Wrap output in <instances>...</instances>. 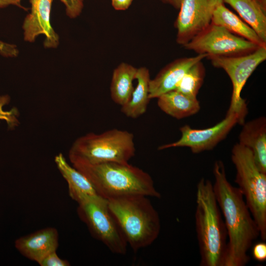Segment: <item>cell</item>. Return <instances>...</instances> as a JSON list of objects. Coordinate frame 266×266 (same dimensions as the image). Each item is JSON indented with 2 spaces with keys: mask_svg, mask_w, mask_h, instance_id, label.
Returning <instances> with one entry per match:
<instances>
[{
  "mask_svg": "<svg viewBox=\"0 0 266 266\" xmlns=\"http://www.w3.org/2000/svg\"><path fill=\"white\" fill-rule=\"evenodd\" d=\"M213 173V190L228 238L224 266H245L250 260L247 253L260 236L259 227L241 191L228 181L222 161L215 162Z\"/></svg>",
  "mask_w": 266,
  "mask_h": 266,
  "instance_id": "cell-1",
  "label": "cell"
},
{
  "mask_svg": "<svg viewBox=\"0 0 266 266\" xmlns=\"http://www.w3.org/2000/svg\"><path fill=\"white\" fill-rule=\"evenodd\" d=\"M71 164L89 180L97 194L106 200L131 195L161 197L150 174L129 163Z\"/></svg>",
  "mask_w": 266,
  "mask_h": 266,
  "instance_id": "cell-2",
  "label": "cell"
},
{
  "mask_svg": "<svg viewBox=\"0 0 266 266\" xmlns=\"http://www.w3.org/2000/svg\"><path fill=\"white\" fill-rule=\"evenodd\" d=\"M195 226L201 266H224L227 233L212 182L202 178L197 185Z\"/></svg>",
  "mask_w": 266,
  "mask_h": 266,
  "instance_id": "cell-3",
  "label": "cell"
},
{
  "mask_svg": "<svg viewBox=\"0 0 266 266\" xmlns=\"http://www.w3.org/2000/svg\"><path fill=\"white\" fill-rule=\"evenodd\" d=\"M106 200L128 245L134 252L150 245L158 238L160 218L148 197L131 195Z\"/></svg>",
  "mask_w": 266,
  "mask_h": 266,
  "instance_id": "cell-4",
  "label": "cell"
},
{
  "mask_svg": "<svg viewBox=\"0 0 266 266\" xmlns=\"http://www.w3.org/2000/svg\"><path fill=\"white\" fill-rule=\"evenodd\" d=\"M134 139L132 133L118 129L99 134L89 133L74 141L68 158L70 163H128L135 153Z\"/></svg>",
  "mask_w": 266,
  "mask_h": 266,
  "instance_id": "cell-5",
  "label": "cell"
},
{
  "mask_svg": "<svg viewBox=\"0 0 266 266\" xmlns=\"http://www.w3.org/2000/svg\"><path fill=\"white\" fill-rule=\"evenodd\" d=\"M231 159L235 170L234 182L256 222L263 241L266 240V173L258 168L251 151L237 143Z\"/></svg>",
  "mask_w": 266,
  "mask_h": 266,
  "instance_id": "cell-6",
  "label": "cell"
},
{
  "mask_svg": "<svg viewBox=\"0 0 266 266\" xmlns=\"http://www.w3.org/2000/svg\"><path fill=\"white\" fill-rule=\"evenodd\" d=\"M77 202V213L92 235L112 253L126 254L128 244L109 208L107 200L94 195L84 196Z\"/></svg>",
  "mask_w": 266,
  "mask_h": 266,
  "instance_id": "cell-7",
  "label": "cell"
},
{
  "mask_svg": "<svg viewBox=\"0 0 266 266\" xmlns=\"http://www.w3.org/2000/svg\"><path fill=\"white\" fill-rule=\"evenodd\" d=\"M183 46L207 58L245 55L261 47L212 23Z\"/></svg>",
  "mask_w": 266,
  "mask_h": 266,
  "instance_id": "cell-8",
  "label": "cell"
},
{
  "mask_svg": "<svg viewBox=\"0 0 266 266\" xmlns=\"http://www.w3.org/2000/svg\"><path fill=\"white\" fill-rule=\"evenodd\" d=\"M247 113L245 107L235 111H228L225 118L211 127L196 129L185 125L180 128V138L177 141L160 146L162 150L175 147H188L194 154L213 149L226 138L236 124L242 125Z\"/></svg>",
  "mask_w": 266,
  "mask_h": 266,
  "instance_id": "cell-9",
  "label": "cell"
},
{
  "mask_svg": "<svg viewBox=\"0 0 266 266\" xmlns=\"http://www.w3.org/2000/svg\"><path fill=\"white\" fill-rule=\"evenodd\" d=\"M212 65L223 69L229 76L233 85L231 100L228 111L246 107L241 93L248 79L259 65L266 59V46H261L250 53L232 57H207Z\"/></svg>",
  "mask_w": 266,
  "mask_h": 266,
  "instance_id": "cell-10",
  "label": "cell"
},
{
  "mask_svg": "<svg viewBox=\"0 0 266 266\" xmlns=\"http://www.w3.org/2000/svg\"><path fill=\"white\" fill-rule=\"evenodd\" d=\"M223 0H182L175 22L176 42L184 46L205 30Z\"/></svg>",
  "mask_w": 266,
  "mask_h": 266,
  "instance_id": "cell-11",
  "label": "cell"
},
{
  "mask_svg": "<svg viewBox=\"0 0 266 266\" xmlns=\"http://www.w3.org/2000/svg\"><path fill=\"white\" fill-rule=\"evenodd\" d=\"M31 12L24 19L22 25L24 39L34 42L40 34L45 36L43 42L46 48H56L60 43L58 34L55 31L50 21L53 0H30Z\"/></svg>",
  "mask_w": 266,
  "mask_h": 266,
  "instance_id": "cell-12",
  "label": "cell"
},
{
  "mask_svg": "<svg viewBox=\"0 0 266 266\" xmlns=\"http://www.w3.org/2000/svg\"><path fill=\"white\" fill-rule=\"evenodd\" d=\"M206 54L177 59L164 66L149 83V98H158L161 95L175 89L178 82L189 68L198 62L207 58Z\"/></svg>",
  "mask_w": 266,
  "mask_h": 266,
  "instance_id": "cell-13",
  "label": "cell"
},
{
  "mask_svg": "<svg viewBox=\"0 0 266 266\" xmlns=\"http://www.w3.org/2000/svg\"><path fill=\"white\" fill-rule=\"evenodd\" d=\"M19 252L38 264L58 246V233L53 228H45L21 237L15 242Z\"/></svg>",
  "mask_w": 266,
  "mask_h": 266,
  "instance_id": "cell-14",
  "label": "cell"
},
{
  "mask_svg": "<svg viewBox=\"0 0 266 266\" xmlns=\"http://www.w3.org/2000/svg\"><path fill=\"white\" fill-rule=\"evenodd\" d=\"M242 125L238 143L251 151L256 165L266 173V118L259 117Z\"/></svg>",
  "mask_w": 266,
  "mask_h": 266,
  "instance_id": "cell-15",
  "label": "cell"
},
{
  "mask_svg": "<svg viewBox=\"0 0 266 266\" xmlns=\"http://www.w3.org/2000/svg\"><path fill=\"white\" fill-rule=\"evenodd\" d=\"M157 99L160 109L177 119L192 116L200 108L197 98L187 96L175 90L164 93Z\"/></svg>",
  "mask_w": 266,
  "mask_h": 266,
  "instance_id": "cell-16",
  "label": "cell"
},
{
  "mask_svg": "<svg viewBox=\"0 0 266 266\" xmlns=\"http://www.w3.org/2000/svg\"><path fill=\"white\" fill-rule=\"evenodd\" d=\"M150 75L145 66L137 68V84L129 100L121 106V112L128 118L136 119L145 113L151 100L149 98Z\"/></svg>",
  "mask_w": 266,
  "mask_h": 266,
  "instance_id": "cell-17",
  "label": "cell"
},
{
  "mask_svg": "<svg viewBox=\"0 0 266 266\" xmlns=\"http://www.w3.org/2000/svg\"><path fill=\"white\" fill-rule=\"evenodd\" d=\"M56 166L66 181L70 197L77 202L85 196L98 195L89 180L80 171L70 165L62 153L54 159Z\"/></svg>",
  "mask_w": 266,
  "mask_h": 266,
  "instance_id": "cell-18",
  "label": "cell"
},
{
  "mask_svg": "<svg viewBox=\"0 0 266 266\" xmlns=\"http://www.w3.org/2000/svg\"><path fill=\"white\" fill-rule=\"evenodd\" d=\"M211 23L221 26L232 33L260 46H266L256 32L247 23L230 10L223 3L215 10Z\"/></svg>",
  "mask_w": 266,
  "mask_h": 266,
  "instance_id": "cell-19",
  "label": "cell"
},
{
  "mask_svg": "<svg viewBox=\"0 0 266 266\" xmlns=\"http://www.w3.org/2000/svg\"><path fill=\"white\" fill-rule=\"evenodd\" d=\"M137 71V68L123 62L113 71L110 87V96L112 100L121 106L125 104L131 98Z\"/></svg>",
  "mask_w": 266,
  "mask_h": 266,
  "instance_id": "cell-20",
  "label": "cell"
},
{
  "mask_svg": "<svg viewBox=\"0 0 266 266\" xmlns=\"http://www.w3.org/2000/svg\"><path fill=\"white\" fill-rule=\"evenodd\" d=\"M230 5L266 43V13L254 0H223Z\"/></svg>",
  "mask_w": 266,
  "mask_h": 266,
  "instance_id": "cell-21",
  "label": "cell"
},
{
  "mask_svg": "<svg viewBox=\"0 0 266 266\" xmlns=\"http://www.w3.org/2000/svg\"><path fill=\"white\" fill-rule=\"evenodd\" d=\"M205 75L201 61L192 66L177 84L175 90L190 97L197 98Z\"/></svg>",
  "mask_w": 266,
  "mask_h": 266,
  "instance_id": "cell-22",
  "label": "cell"
},
{
  "mask_svg": "<svg viewBox=\"0 0 266 266\" xmlns=\"http://www.w3.org/2000/svg\"><path fill=\"white\" fill-rule=\"evenodd\" d=\"M10 100L8 95L0 96V121H4L9 129L12 130L19 124V112L18 109L13 108L10 110H5L4 107L7 105Z\"/></svg>",
  "mask_w": 266,
  "mask_h": 266,
  "instance_id": "cell-23",
  "label": "cell"
},
{
  "mask_svg": "<svg viewBox=\"0 0 266 266\" xmlns=\"http://www.w3.org/2000/svg\"><path fill=\"white\" fill-rule=\"evenodd\" d=\"M65 6L66 15L71 19L78 17L84 7V0H60Z\"/></svg>",
  "mask_w": 266,
  "mask_h": 266,
  "instance_id": "cell-24",
  "label": "cell"
},
{
  "mask_svg": "<svg viewBox=\"0 0 266 266\" xmlns=\"http://www.w3.org/2000/svg\"><path fill=\"white\" fill-rule=\"evenodd\" d=\"M40 266H69V263L61 259L54 251L47 255L39 264Z\"/></svg>",
  "mask_w": 266,
  "mask_h": 266,
  "instance_id": "cell-25",
  "label": "cell"
},
{
  "mask_svg": "<svg viewBox=\"0 0 266 266\" xmlns=\"http://www.w3.org/2000/svg\"><path fill=\"white\" fill-rule=\"evenodd\" d=\"M19 53V50L16 45L0 40V55L6 58H15L18 56Z\"/></svg>",
  "mask_w": 266,
  "mask_h": 266,
  "instance_id": "cell-26",
  "label": "cell"
},
{
  "mask_svg": "<svg viewBox=\"0 0 266 266\" xmlns=\"http://www.w3.org/2000/svg\"><path fill=\"white\" fill-rule=\"evenodd\" d=\"M252 256L255 260L260 262L266 260V243L264 241L257 243L253 246Z\"/></svg>",
  "mask_w": 266,
  "mask_h": 266,
  "instance_id": "cell-27",
  "label": "cell"
},
{
  "mask_svg": "<svg viewBox=\"0 0 266 266\" xmlns=\"http://www.w3.org/2000/svg\"><path fill=\"white\" fill-rule=\"evenodd\" d=\"M133 0H111L113 8L118 11L127 10L132 4Z\"/></svg>",
  "mask_w": 266,
  "mask_h": 266,
  "instance_id": "cell-28",
  "label": "cell"
},
{
  "mask_svg": "<svg viewBox=\"0 0 266 266\" xmlns=\"http://www.w3.org/2000/svg\"><path fill=\"white\" fill-rule=\"evenodd\" d=\"M22 0H0V9L8 7L10 5L16 6L27 11V8L22 5Z\"/></svg>",
  "mask_w": 266,
  "mask_h": 266,
  "instance_id": "cell-29",
  "label": "cell"
},
{
  "mask_svg": "<svg viewBox=\"0 0 266 266\" xmlns=\"http://www.w3.org/2000/svg\"><path fill=\"white\" fill-rule=\"evenodd\" d=\"M162 2L169 4L175 8L179 9L182 0H159Z\"/></svg>",
  "mask_w": 266,
  "mask_h": 266,
  "instance_id": "cell-30",
  "label": "cell"
},
{
  "mask_svg": "<svg viewBox=\"0 0 266 266\" xmlns=\"http://www.w3.org/2000/svg\"><path fill=\"white\" fill-rule=\"evenodd\" d=\"M260 7L262 10L266 13V0H254Z\"/></svg>",
  "mask_w": 266,
  "mask_h": 266,
  "instance_id": "cell-31",
  "label": "cell"
}]
</instances>
